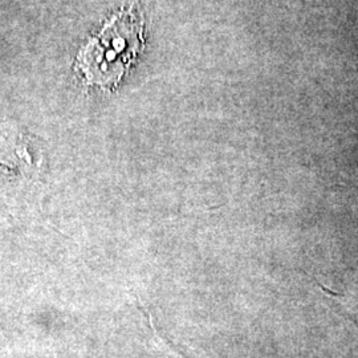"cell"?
I'll return each mask as SVG.
<instances>
[{
    "label": "cell",
    "instance_id": "obj_1",
    "mask_svg": "<svg viewBox=\"0 0 358 358\" xmlns=\"http://www.w3.org/2000/svg\"><path fill=\"white\" fill-rule=\"evenodd\" d=\"M140 310H141L142 313H145L146 315V317H148V322H149V325H150V328H152V331H153L154 334L157 336V338H158V341H159V344L161 346L169 352V355L171 356L173 358H187L180 350H179L177 346H174V344L167 338L166 336L164 334V333H161V331L157 328V325L154 324L153 317L146 312V310H143L142 308H140Z\"/></svg>",
    "mask_w": 358,
    "mask_h": 358
}]
</instances>
